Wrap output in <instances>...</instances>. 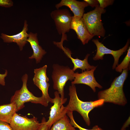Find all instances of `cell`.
<instances>
[{"label": "cell", "mask_w": 130, "mask_h": 130, "mask_svg": "<svg viewBox=\"0 0 130 130\" xmlns=\"http://www.w3.org/2000/svg\"><path fill=\"white\" fill-rule=\"evenodd\" d=\"M128 70H123L120 75L114 79L109 88L99 92L98 95V99L103 100L104 103L125 105L127 102L123 87L127 77Z\"/></svg>", "instance_id": "cell-1"}, {"label": "cell", "mask_w": 130, "mask_h": 130, "mask_svg": "<svg viewBox=\"0 0 130 130\" xmlns=\"http://www.w3.org/2000/svg\"><path fill=\"white\" fill-rule=\"evenodd\" d=\"M70 99L65 109L68 111H76L79 113L83 118L86 125L89 126L91 122L89 116L90 112L94 108L102 105L104 103L102 99L94 101H83L78 98L75 85L72 84L69 88Z\"/></svg>", "instance_id": "cell-2"}, {"label": "cell", "mask_w": 130, "mask_h": 130, "mask_svg": "<svg viewBox=\"0 0 130 130\" xmlns=\"http://www.w3.org/2000/svg\"><path fill=\"white\" fill-rule=\"evenodd\" d=\"M28 78L27 74L22 76V87L20 90L16 91L11 98L10 103L15 105L17 111L23 108L24 107V104L27 102L40 104L45 107L48 105L49 102L44 96L42 95L40 97H36L29 91L27 86Z\"/></svg>", "instance_id": "cell-3"}, {"label": "cell", "mask_w": 130, "mask_h": 130, "mask_svg": "<svg viewBox=\"0 0 130 130\" xmlns=\"http://www.w3.org/2000/svg\"><path fill=\"white\" fill-rule=\"evenodd\" d=\"M105 12V10L99 6L83 15L82 18L85 26L90 34L93 36L104 37L105 35V31L102 22L101 16Z\"/></svg>", "instance_id": "cell-4"}, {"label": "cell", "mask_w": 130, "mask_h": 130, "mask_svg": "<svg viewBox=\"0 0 130 130\" xmlns=\"http://www.w3.org/2000/svg\"><path fill=\"white\" fill-rule=\"evenodd\" d=\"M52 68V77L53 88L57 91L61 98L64 99L65 98L64 87L68 80L72 81L74 79L75 72L69 67L58 64L53 65Z\"/></svg>", "instance_id": "cell-5"}, {"label": "cell", "mask_w": 130, "mask_h": 130, "mask_svg": "<svg viewBox=\"0 0 130 130\" xmlns=\"http://www.w3.org/2000/svg\"><path fill=\"white\" fill-rule=\"evenodd\" d=\"M54 94V98L51 99L50 102L53 104L51 108L49 119L46 123L48 130L55 122L66 114L63 104L67 101V98H61L57 91L55 92Z\"/></svg>", "instance_id": "cell-6"}, {"label": "cell", "mask_w": 130, "mask_h": 130, "mask_svg": "<svg viewBox=\"0 0 130 130\" xmlns=\"http://www.w3.org/2000/svg\"><path fill=\"white\" fill-rule=\"evenodd\" d=\"M50 15L59 34L63 36L69 31L72 16L68 10L57 9L52 11Z\"/></svg>", "instance_id": "cell-7"}, {"label": "cell", "mask_w": 130, "mask_h": 130, "mask_svg": "<svg viewBox=\"0 0 130 130\" xmlns=\"http://www.w3.org/2000/svg\"><path fill=\"white\" fill-rule=\"evenodd\" d=\"M92 41L96 45L97 48L96 54L93 58L94 60H103L105 54L112 55L114 59V61L112 66V69H115L118 65L119 60L121 56L128 49L130 41L128 40L125 45L122 48L117 50L114 51L109 49L106 47L104 44L99 41L98 39H94Z\"/></svg>", "instance_id": "cell-8"}, {"label": "cell", "mask_w": 130, "mask_h": 130, "mask_svg": "<svg viewBox=\"0 0 130 130\" xmlns=\"http://www.w3.org/2000/svg\"><path fill=\"white\" fill-rule=\"evenodd\" d=\"M9 124L13 130H38L40 125L36 117L29 118L16 113Z\"/></svg>", "instance_id": "cell-9"}, {"label": "cell", "mask_w": 130, "mask_h": 130, "mask_svg": "<svg viewBox=\"0 0 130 130\" xmlns=\"http://www.w3.org/2000/svg\"><path fill=\"white\" fill-rule=\"evenodd\" d=\"M47 67V65H45L39 68L35 69L33 80L34 84L41 91L42 95L45 97L49 103L50 102L51 98L48 92L50 85L48 83L49 79L46 74Z\"/></svg>", "instance_id": "cell-10"}, {"label": "cell", "mask_w": 130, "mask_h": 130, "mask_svg": "<svg viewBox=\"0 0 130 130\" xmlns=\"http://www.w3.org/2000/svg\"><path fill=\"white\" fill-rule=\"evenodd\" d=\"M97 66L89 70L82 72L81 73H75L74 78L71 82L72 84H82L89 86L94 92L96 91V88L102 89L103 87L96 81L94 77V72Z\"/></svg>", "instance_id": "cell-11"}, {"label": "cell", "mask_w": 130, "mask_h": 130, "mask_svg": "<svg viewBox=\"0 0 130 130\" xmlns=\"http://www.w3.org/2000/svg\"><path fill=\"white\" fill-rule=\"evenodd\" d=\"M74 30L76 32L78 38L84 45L94 37L88 31L82 17L72 16L70 29Z\"/></svg>", "instance_id": "cell-12"}, {"label": "cell", "mask_w": 130, "mask_h": 130, "mask_svg": "<svg viewBox=\"0 0 130 130\" xmlns=\"http://www.w3.org/2000/svg\"><path fill=\"white\" fill-rule=\"evenodd\" d=\"M28 26L26 20H25L23 29L20 32L11 36L2 33L0 37L5 42L16 43L19 46L20 50L21 51L23 47L27 43V40L29 36V34L27 33L28 30Z\"/></svg>", "instance_id": "cell-13"}, {"label": "cell", "mask_w": 130, "mask_h": 130, "mask_svg": "<svg viewBox=\"0 0 130 130\" xmlns=\"http://www.w3.org/2000/svg\"><path fill=\"white\" fill-rule=\"evenodd\" d=\"M89 6L86 2L80 1L75 0H62L58 3L56 5L57 9L65 6L69 8L74 14L73 16L82 17L84 12L85 8Z\"/></svg>", "instance_id": "cell-14"}, {"label": "cell", "mask_w": 130, "mask_h": 130, "mask_svg": "<svg viewBox=\"0 0 130 130\" xmlns=\"http://www.w3.org/2000/svg\"><path fill=\"white\" fill-rule=\"evenodd\" d=\"M27 41L30 43L33 50L32 55L29 58L35 59L36 63L40 62L43 56L46 53V52L39 45L37 33L30 32Z\"/></svg>", "instance_id": "cell-15"}, {"label": "cell", "mask_w": 130, "mask_h": 130, "mask_svg": "<svg viewBox=\"0 0 130 130\" xmlns=\"http://www.w3.org/2000/svg\"><path fill=\"white\" fill-rule=\"evenodd\" d=\"M61 48L64 50L66 56L70 59L73 64L74 67L72 69L74 71L78 69H80L82 70V72L86 70H90L96 67L90 65L88 62V59L90 55L89 54H87L83 60H81L77 58H74L72 57L71 52L69 50L64 48L63 46Z\"/></svg>", "instance_id": "cell-16"}, {"label": "cell", "mask_w": 130, "mask_h": 130, "mask_svg": "<svg viewBox=\"0 0 130 130\" xmlns=\"http://www.w3.org/2000/svg\"><path fill=\"white\" fill-rule=\"evenodd\" d=\"M17 110L15 105L13 103L0 105V121L10 124Z\"/></svg>", "instance_id": "cell-17"}, {"label": "cell", "mask_w": 130, "mask_h": 130, "mask_svg": "<svg viewBox=\"0 0 130 130\" xmlns=\"http://www.w3.org/2000/svg\"><path fill=\"white\" fill-rule=\"evenodd\" d=\"M75 128L71 124L66 114L55 122L49 130H76Z\"/></svg>", "instance_id": "cell-18"}, {"label": "cell", "mask_w": 130, "mask_h": 130, "mask_svg": "<svg viewBox=\"0 0 130 130\" xmlns=\"http://www.w3.org/2000/svg\"><path fill=\"white\" fill-rule=\"evenodd\" d=\"M127 53L123 61L115 68L117 72L122 73L123 70H128L130 61V47L129 46L127 50Z\"/></svg>", "instance_id": "cell-19"}, {"label": "cell", "mask_w": 130, "mask_h": 130, "mask_svg": "<svg viewBox=\"0 0 130 130\" xmlns=\"http://www.w3.org/2000/svg\"><path fill=\"white\" fill-rule=\"evenodd\" d=\"M66 114L70 118V122L72 125L75 128H78L79 130H104L97 125H96L93 126L92 128L91 129H88L83 128L78 125L75 121L73 115V112L68 111L66 113Z\"/></svg>", "instance_id": "cell-20"}, {"label": "cell", "mask_w": 130, "mask_h": 130, "mask_svg": "<svg viewBox=\"0 0 130 130\" xmlns=\"http://www.w3.org/2000/svg\"><path fill=\"white\" fill-rule=\"evenodd\" d=\"M99 6L101 8L104 9L107 6L112 5L113 3L114 0H98Z\"/></svg>", "instance_id": "cell-21"}, {"label": "cell", "mask_w": 130, "mask_h": 130, "mask_svg": "<svg viewBox=\"0 0 130 130\" xmlns=\"http://www.w3.org/2000/svg\"><path fill=\"white\" fill-rule=\"evenodd\" d=\"M13 2L11 0H0V6L10 7L13 6Z\"/></svg>", "instance_id": "cell-22"}, {"label": "cell", "mask_w": 130, "mask_h": 130, "mask_svg": "<svg viewBox=\"0 0 130 130\" xmlns=\"http://www.w3.org/2000/svg\"><path fill=\"white\" fill-rule=\"evenodd\" d=\"M0 130H13L9 124L0 121Z\"/></svg>", "instance_id": "cell-23"}, {"label": "cell", "mask_w": 130, "mask_h": 130, "mask_svg": "<svg viewBox=\"0 0 130 130\" xmlns=\"http://www.w3.org/2000/svg\"><path fill=\"white\" fill-rule=\"evenodd\" d=\"M84 1L87 3L89 6H91L92 7H95L99 6V4L98 0H84Z\"/></svg>", "instance_id": "cell-24"}, {"label": "cell", "mask_w": 130, "mask_h": 130, "mask_svg": "<svg viewBox=\"0 0 130 130\" xmlns=\"http://www.w3.org/2000/svg\"><path fill=\"white\" fill-rule=\"evenodd\" d=\"M46 119L45 117H43L38 130H48L46 125Z\"/></svg>", "instance_id": "cell-25"}, {"label": "cell", "mask_w": 130, "mask_h": 130, "mask_svg": "<svg viewBox=\"0 0 130 130\" xmlns=\"http://www.w3.org/2000/svg\"><path fill=\"white\" fill-rule=\"evenodd\" d=\"M7 71L6 70L4 74H0V85L3 86L5 85V78L7 76Z\"/></svg>", "instance_id": "cell-26"}]
</instances>
